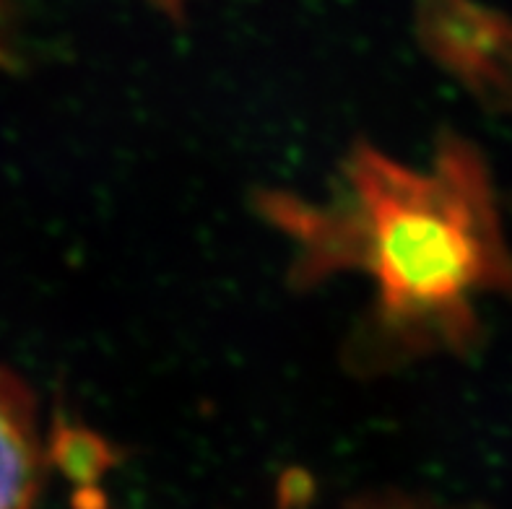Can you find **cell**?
Returning <instances> with one entry per match:
<instances>
[{"label": "cell", "instance_id": "obj_1", "mask_svg": "<svg viewBox=\"0 0 512 509\" xmlns=\"http://www.w3.org/2000/svg\"><path fill=\"white\" fill-rule=\"evenodd\" d=\"M305 213L315 221H289L305 247L302 268L362 265L375 278L380 317L393 330L466 341L476 299L512 289V258L487 169L463 141L445 143L429 172L357 149L331 216L318 208Z\"/></svg>", "mask_w": 512, "mask_h": 509}, {"label": "cell", "instance_id": "obj_2", "mask_svg": "<svg viewBox=\"0 0 512 509\" xmlns=\"http://www.w3.org/2000/svg\"><path fill=\"white\" fill-rule=\"evenodd\" d=\"M416 29L437 63L484 97L512 102V24L474 0H419Z\"/></svg>", "mask_w": 512, "mask_h": 509}, {"label": "cell", "instance_id": "obj_3", "mask_svg": "<svg viewBox=\"0 0 512 509\" xmlns=\"http://www.w3.org/2000/svg\"><path fill=\"white\" fill-rule=\"evenodd\" d=\"M45 476V447L32 390L0 369V509H34Z\"/></svg>", "mask_w": 512, "mask_h": 509}, {"label": "cell", "instance_id": "obj_4", "mask_svg": "<svg viewBox=\"0 0 512 509\" xmlns=\"http://www.w3.org/2000/svg\"><path fill=\"white\" fill-rule=\"evenodd\" d=\"M349 509H445L429 502H416V499H370V502L351 504Z\"/></svg>", "mask_w": 512, "mask_h": 509}, {"label": "cell", "instance_id": "obj_5", "mask_svg": "<svg viewBox=\"0 0 512 509\" xmlns=\"http://www.w3.org/2000/svg\"><path fill=\"white\" fill-rule=\"evenodd\" d=\"M151 6H156L159 11H164L167 16H172V19H180L182 13H185V6H188L190 0H149Z\"/></svg>", "mask_w": 512, "mask_h": 509}]
</instances>
